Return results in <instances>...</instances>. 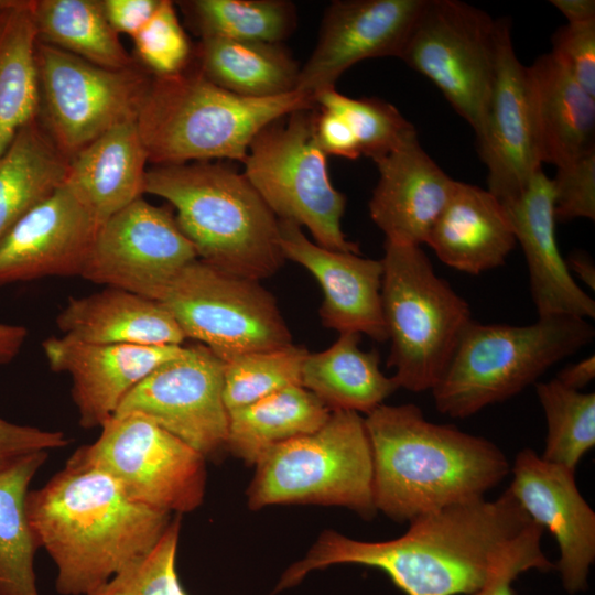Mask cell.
Here are the masks:
<instances>
[{
  "label": "cell",
  "mask_w": 595,
  "mask_h": 595,
  "mask_svg": "<svg viewBox=\"0 0 595 595\" xmlns=\"http://www.w3.org/2000/svg\"><path fill=\"white\" fill-rule=\"evenodd\" d=\"M409 523L402 536L378 542L324 531L306 555L284 571L275 592L336 564L380 569L405 595H472L517 563L541 572L555 569L541 548L544 529L508 488L495 500L448 506Z\"/></svg>",
  "instance_id": "6da1fadb"
},
{
  "label": "cell",
  "mask_w": 595,
  "mask_h": 595,
  "mask_svg": "<svg viewBox=\"0 0 595 595\" xmlns=\"http://www.w3.org/2000/svg\"><path fill=\"white\" fill-rule=\"evenodd\" d=\"M25 506L37 547L56 566L61 595H87L105 584L151 550L172 520L132 500L110 475L71 458L29 490Z\"/></svg>",
  "instance_id": "7a4b0ae2"
},
{
  "label": "cell",
  "mask_w": 595,
  "mask_h": 595,
  "mask_svg": "<svg viewBox=\"0 0 595 595\" xmlns=\"http://www.w3.org/2000/svg\"><path fill=\"white\" fill-rule=\"evenodd\" d=\"M376 510L403 522L485 498L510 472L491 441L425 419L412 403L381 404L365 418Z\"/></svg>",
  "instance_id": "3957f363"
},
{
  "label": "cell",
  "mask_w": 595,
  "mask_h": 595,
  "mask_svg": "<svg viewBox=\"0 0 595 595\" xmlns=\"http://www.w3.org/2000/svg\"><path fill=\"white\" fill-rule=\"evenodd\" d=\"M145 193L169 202L199 260L260 281L284 263L279 219L244 173L209 161L156 165Z\"/></svg>",
  "instance_id": "277c9868"
},
{
  "label": "cell",
  "mask_w": 595,
  "mask_h": 595,
  "mask_svg": "<svg viewBox=\"0 0 595 595\" xmlns=\"http://www.w3.org/2000/svg\"><path fill=\"white\" fill-rule=\"evenodd\" d=\"M314 97L294 90L269 98L228 91L192 64L171 76H153L137 118L148 160L156 165L228 159L244 163L256 136L304 109Z\"/></svg>",
  "instance_id": "5b68a950"
},
{
  "label": "cell",
  "mask_w": 595,
  "mask_h": 595,
  "mask_svg": "<svg viewBox=\"0 0 595 595\" xmlns=\"http://www.w3.org/2000/svg\"><path fill=\"white\" fill-rule=\"evenodd\" d=\"M594 337V326L573 315L541 316L523 326L470 321L431 390L435 408L454 419L474 415L518 394Z\"/></svg>",
  "instance_id": "8992f818"
},
{
  "label": "cell",
  "mask_w": 595,
  "mask_h": 595,
  "mask_svg": "<svg viewBox=\"0 0 595 595\" xmlns=\"http://www.w3.org/2000/svg\"><path fill=\"white\" fill-rule=\"evenodd\" d=\"M381 305L399 388L432 390L472 321L468 303L440 278L420 246L385 242Z\"/></svg>",
  "instance_id": "52a82bcc"
},
{
  "label": "cell",
  "mask_w": 595,
  "mask_h": 595,
  "mask_svg": "<svg viewBox=\"0 0 595 595\" xmlns=\"http://www.w3.org/2000/svg\"><path fill=\"white\" fill-rule=\"evenodd\" d=\"M248 487L252 510L284 504L346 507L371 519L372 452L365 418L335 410L315 432L269 448Z\"/></svg>",
  "instance_id": "ba28073f"
},
{
  "label": "cell",
  "mask_w": 595,
  "mask_h": 595,
  "mask_svg": "<svg viewBox=\"0 0 595 595\" xmlns=\"http://www.w3.org/2000/svg\"><path fill=\"white\" fill-rule=\"evenodd\" d=\"M313 110L291 112L263 128L249 147L244 174L279 220L306 227L326 249L360 253L342 230L346 196L329 180Z\"/></svg>",
  "instance_id": "9c48e42d"
},
{
  "label": "cell",
  "mask_w": 595,
  "mask_h": 595,
  "mask_svg": "<svg viewBox=\"0 0 595 595\" xmlns=\"http://www.w3.org/2000/svg\"><path fill=\"white\" fill-rule=\"evenodd\" d=\"M159 302L172 314L185 339L197 340L224 363L292 344L275 299L259 281L199 259L177 273Z\"/></svg>",
  "instance_id": "30bf717a"
},
{
  "label": "cell",
  "mask_w": 595,
  "mask_h": 595,
  "mask_svg": "<svg viewBox=\"0 0 595 595\" xmlns=\"http://www.w3.org/2000/svg\"><path fill=\"white\" fill-rule=\"evenodd\" d=\"M499 20L457 0H426L400 55L482 134L496 67Z\"/></svg>",
  "instance_id": "8fae6325"
},
{
  "label": "cell",
  "mask_w": 595,
  "mask_h": 595,
  "mask_svg": "<svg viewBox=\"0 0 595 595\" xmlns=\"http://www.w3.org/2000/svg\"><path fill=\"white\" fill-rule=\"evenodd\" d=\"M36 119L71 159L105 132L137 121L152 77L134 65L109 69L37 41Z\"/></svg>",
  "instance_id": "7c38bea8"
},
{
  "label": "cell",
  "mask_w": 595,
  "mask_h": 595,
  "mask_svg": "<svg viewBox=\"0 0 595 595\" xmlns=\"http://www.w3.org/2000/svg\"><path fill=\"white\" fill-rule=\"evenodd\" d=\"M100 428L98 439L71 459L110 475L150 508L182 515L202 504L206 458L201 453L140 414L113 415Z\"/></svg>",
  "instance_id": "4fadbf2b"
},
{
  "label": "cell",
  "mask_w": 595,
  "mask_h": 595,
  "mask_svg": "<svg viewBox=\"0 0 595 595\" xmlns=\"http://www.w3.org/2000/svg\"><path fill=\"white\" fill-rule=\"evenodd\" d=\"M196 259L172 212L141 197L100 225L80 277L159 301Z\"/></svg>",
  "instance_id": "5bb4252c"
},
{
  "label": "cell",
  "mask_w": 595,
  "mask_h": 595,
  "mask_svg": "<svg viewBox=\"0 0 595 595\" xmlns=\"http://www.w3.org/2000/svg\"><path fill=\"white\" fill-rule=\"evenodd\" d=\"M224 370L225 363L206 346H187L183 355L141 380L115 415H143L205 458L215 456L228 436Z\"/></svg>",
  "instance_id": "9a60e30c"
},
{
  "label": "cell",
  "mask_w": 595,
  "mask_h": 595,
  "mask_svg": "<svg viewBox=\"0 0 595 595\" xmlns=\"http://www.w3.org/2000/svg\"><path fill=\"white\" fill-rule=\"evenodd\" d=\"M426 0H338L327 8L318 41L300 68L296 90L313 97L335 88L356 63L400 57Z\"/></svg>",
  "instance_id": "2e32d148"
},
{
  "label": "cell",
  "mask_w": 595,
  "mask_h": 595,
  "mask_svg": "<svg viewBox=\"0 0 595 595\" xmlns=\"http://www.w3.org/2000/svg\"><path fill=\"white\" fill-rule=\"evenodd\" d=\"M477 144L488 171L487 190L498 199L519 192L541 170L528 68L515 52L506 20H499L495 76Z\"/></svg>",
  "instance_id": "e0dca14e"
},
{
  "label": "cell",
  "mask_w": 595,
  "mask_h": 595,
  "mask_svg": "<svg viewBox=\"0 0 595 595\" xmlns=\"http://www.w3.org/2000/svg\"><path fill=\"white\" fill-rule=\"evenodd\" d=\"M510 472L508 490L559 545L555 570L564 589L571 595L586 591L595 561V512L578 490L575 470L547 462L526 447L517 454Z\"/></svg>",
  "instance_id": "ac0fdd59"
},
{
  "label": "cell",
  "mask_w": 595,
  "mask_h": 595,
  "mask_svg": "<svg viewBox=\"0 0 595 595\" xmlns=\"http://www.w3.org/2000/svg\"><path fill=\"white\" fill-rule=\"evenodd\" d=\"M100 225L64 183L0 240V286L80 275Z\"/></svg>",
  "instance_id": "d6986e66"
},
{
  "label": "cell",
  "mask_w": 595,
  "mask_h": 595,
  "mask_svg": "<svg viewBox=\"0 0 595 595\" xmlns=\"http://www.w3.org/2000/svg\"><path fill=\"white\" fill-rule=\"evenodd\" d=\"M42 347L50 368L69 375L72 398L85 429L101 426L141 380L186 349L182 345L90 344L67 336L48 337Z\"/></svg>",
  "instance_id": "ffe728a7"
},
{
  "label": "cell",
  "mask_w": 595,
  "mask_h": 595,
  "mask_svg": "<svg viewBox=\"0 0 595 595\" xmlns=\"http://www.w3.org/2000/svg\"><path fill=\"white\" fill-rule=\"evenodd\" d=\"M280 247L313 274L323 291L320 317L327 328L388 340L381 305V260L326 249L312 242L293 221L279 220Z\"/></svg>",
  "instance_id": "44dd1931"
},
{
  "label": "cell",
  "mask_w": 595,
  "mask_h": 595,
  "mask_svg": "<svg viewBox=\"0 0 595 595\" xmlns=\"http://www.w3.org/2000/svg\"><path fill=\"white\" fill-rule=\"evenodd\" d=\"M520 244L538 317H595V301L575 282L555 238L554 191L542 169L523 188L499 199Z\"/></svg>",
  "instance_id": "7402d4cb"
},
{
  "label": "cell",
  "mask_w": 595,
  "mask_h": 595,
  "mask_svg": "<svg viewBox=\"0 0 595 595\" xmlns=\"http://www.w3.org/2000/svg\"><path fill=\"white\" fill-rule=\"evenodd\" d=\"M374 162L379 178L368 205L370 218L385 242L421 246L456 181L424 151L418 136Z\"/></svg>",
  "instance_id": "603a6c76"
},
{
  "label": "cell",
  "mask_w": 595,
  "mask_h": 595,
  "mask_svg": "<svg viewBox=\"0 0 595 595\" xmlns=\"http://www.w3.org/2000/svg\"><path fill=\"white\" fill-rule=\"evenodd\" d=\"M424 244L446 266L476 275L502 266L517 241L500 201L456 181Z\"/></svg>",
  "instance_id": "cb8c5ba5"
},
{
  "label": "cell",
  "mask_w": 595,
  "mask_h": 595,
  "mask_svg": "<svg viewBox=\"0 0 595 595\" xmlns=\"http://www.w3.org/2000/svg\"><path fill=\"white\" fill-rule=\"evenodd\" d=\"M56 324L64 336L90 344L163 346L185 340L161 302L115 288L69 299Z\"/></svg>",
  "instance_id": "d4e9b609"
},
{
  "label": "cell",
  "mask_w": 595,
  "mask_h": 595,
  "mask_svg": "<svg viewBox=\"0 0 595 595\" xmlns=\"http://www.w3.org/2000/svg\"><path fill=\"white\" fill-rule=\"evenodd\" d=\"M527 68L541 163L560 167L595 150V97L550 53Z\"/></svg>",
  "instance_id": "484cf974"
},
{
  "label": "cell",
  "mask_w": 595,
  "mask_h": 595,
  "mask_svg": "<svg viewBox=\"0 0 595 595\" xmlns=\"http://www.w3.org/2000/svg\"><path fill=\"white\" fill-rule=\"evenodd\" d=\"M148 161L137 121L125 122L69 159L65 183L102 224L145 193Z\"/></svg>",
  "instance_id": "4316f807"
},
{
  "label": "cell",
  "mask_w": 595,
  "mask_h": 595,
  "mask_svg": "<svg viewBox=\"0 0 595 595\" xmlns=\"http://www.w3.org/2000/svg\"><path fill=\"white\" fill-rule=\"evenodd\" d=\"M360 334L340 333L327 349L309 353L302 366V387L332 411L369 414L399 389L380 369L377 350L359 347Z\"/></svg>",
  "instance_id": "83f0119b"
},
{
  "label": "cell",
  "mask_w": 595,
  "mask_h": 595,
  "mask_svg": "<svg viewBox=\"0 0 595 595\" xmlns=\"http://www.w3.org/2000/svg\"><path fill=\"white\" fill-rule=\"evenodd\" d=\"M192 64L208 80L236 95L269 98L296 90L300 66L280 43L201 39Z\"/></svg>",
  "instance_id": "f1b7e54d"
},
{
  "label": "cell",
  "mask_w": 595,
  "mask_h": 595,
  "mask_svg": "<svg viewBox=\"0 0 595 595\" xmlns=\"http://www.w3.org/2000/svg\"><path fill=\"white\" fill-rule=\"evenodd\" d=\"M69 159L35 118L0 155V240L66 181Z\"/></svg>",
  "instance_id": "f546056e"
},
{
  "label": "cell",
  "mask_w": 595,
  "mask_h": 595,
  "mask_svg": "<svg viewBox=\"0 0 595 595\" xmlns=\"http://www.w3.org/2000/svg\"><path fill=\"white\" fill-rule=\"evenodd\" d=\"M332 410L302 386H292L228 412L226 447L248 465L271 447L318 430Z\"/></svg>",
  "instance_id": "4dcf8cb0"
},
{
  "label": "cell",
  "mask_w": 595,
  "mask_h": 595,
  "mask_svg": "<svg viewBox=\"0 0 595 595\" xmlns=\"http://www.w3.org/2000/svg\"><path fill=\"white\" fill-rule=\"evenodd\" d=\"M37 41L33 0H14L0 11V155L37 117Z\"/></svg>",
  "instance_id": "1f68e13d"
},
{
  "label": "cell",
  "mask_w": 595,
  "mask_h": 595,
  "mask_svg": "<svg viewBox=\"0 0 595 595\" xmlns=\"http://www.w3.org/2000/svg\"><path fill=\"white\" fill-rule=\"evenodd\" d=\"M47 455L28 454L0 468V595H40L34 572L39 547L25 501L29 485Z\"/></svg>",
  "instance_id": "d6a6232c"
},
{
  "label": "cell",
  "mask_w": 595,
  "mask_h": 595,
  "mask_svg": "<svg viewBox=\"0 0 595 595\" xmlns=\"http://www.w3.org/2000/svg\"><path fill=\"white\" fill-rule=\"evenodd\" d=\"M33 14L39 42L109 69L136 64L108 22L101 0H33Z\"/></svg>",
  "instance_id": "836d02e7"
},
{
  "label": "cell",
  "mask_w": 595,
  "mask_h": 595,
  "mask_svg": "<svg viewBox=\"0 0 595 595\" xmlns=\"http://www.w3.org/2000/svg\"><path fill=\"white\" fill-rule=\"evenodd\" d=\"M177 3L201 39L280 43L296 26L295 6L285 0H191Z\"/></svg>",
  "instance_id": "e575fe53"
},
{
  "label": "cell",
  "mask_w": 595,
  "mask_h": 595,
  "mask_svg": "<svg viewBox=\"0 0 595 595\" xmlns=\"http://www.w3.org/2000/svg\"><path fill=\"white\" fill-rule=\"evenodd\" d=\"M547 422L544 461L575 470L595 445V393L561 385L555 378L536 383Z\"/></svg>",
  "instance_id": "d590c367"
},
{
  "label": "cell",
  "mask_w": 595,
  "mask_h": 595,
  "mask_svg": "<svg viewBox=\"0 0 595 595\" xmlns=\"http://www.w3.org/2000/svg\"><path fill=\"white\" fill-rule=\"evenodd\" d=\"M309 351L296 345L252 351L225 363L224 402L227 411L256 402L292 386H302Z\"/></svg>",
  "instance_id": "8d00e7d4"
},
{
  "label": "cell",
  "mask_w": 595,
  "mask_h": 595,
  "mask_svg": "<svg viewBox=\"0 0 595 595\" xmlns=\"http://www.w3.org/2000/svg\"><path fill=\"white\" fill-rule=\"evenodd\" d=\"M320 108L334 111L349 125L360 154L372 161L416 137L414 126L390 102L378 98H351L329 88L317 93Z\"/></svg>",
  "instance_id": "74e56055"
},
{
  "label": "cell",
  "mask_w": 595,
  "mask_h": 595,
  "mask_svg": "<svg viewBox=\"0 0 595 595\" xmlns=\"http://www.w3.org/2000/svg\"><path fill=\"white\" fill-rule=\"evenodd\" d=\"M180 531L176 515L151 550L87 595H188L176 572Z\"/></svg>",
  "instance_id": "f35d334b"
},
{
  "label": "cell",
  "mask_w": 595,
  "mask_h": 595,
  "mask_svg": "<svg viewBox=\"0 0 595 595\" xmlns=\"http://www.w3.org/2000/svg\"><path fill=\"white\" fill-rule=\"evenodd\" d=\"M132 40L139 60L154 76L175 75L192 64L194 48L170 0H160Z\"/></svg>",
  "instance_id": "ab89813d"
},
{
  "label": "cell",
  "mask_w": 595,
  "mask_h": 595,
  "mask_svg": "<svg viewBox=\"0 0 595 595\" xmlns=\"http://www.w3.org/2000/svg\"><path fill=\"white\" fill-rule=\"evenodd\" d=\"M552 180L554 214L559 221L595 218V150L556 167Z\"/></svg>",
  "instance_id": "60d3db41"
},
{
  "label": "cell",
  "mask_w": 595,
  "mask_h": 595,
  "mask_svg": "<svg viewBox=\"0 0 595 595\" xmlns=\"http://www.w3.org/2000/svg\"><path fill=\"white\" fill-rule=\"evenodd\" d=\"M553 58L595 97V23L566 24L552 37Z\"/></svg>",
  "instance_id": "b9f144b4"
},
{
  "label": "cell",
  "mask_w": 595,
  "mask_h": 595,
  "mask_svg": "<svg viewBox=\"0 0 595 595\" xmlns=\"http://www.w3.org/2000/svg\"><path fill=\"white\" fill-rule=\"evenodd\" d=\"M68 443L61 431L20 425L0 418V468L24 455L61 448Z\"/></svg>",
  "instance_id": "7bdbcfd3"
},
{
  "label": "cell",
  "mask_w": 595,
  "mask_h": 595,
  "mask_svg": "<svg viewBox=\"0 0 595 595\" xmlns=\"http://www.w3.org/2000/svg\"><path fill=\"white\" fill-rule=\"evenodd\" d=\"M320 110L315 112L314 134L321 150L326 155L350 160L359 158V145L347 121L334 111Z\"/></svg>",
  "instance_id": "ee69618b"
},
{
  "label": "cell",
  "mask_w": 595,
  "mask_h": 595,
  "mask_svg": "<svg viewBox=\"0 0 595 595\" xmlns=\"http://www.w3.org/2000/svg\"><path fill=\"white\" fill-rule=\"evenodd\" d=\"M159 3L160 0H101L112 29L131 37L148 22Z\"/></svg>",
  "instance_id": "f6af8a7d"
},
{
  "label": "cell",
  "mask_w": 595,
  "mask_h": 595,
  "mask_svg": "<svg viewBox=\"0 0 595 595\" xmlns=\"http://www.w3.org/2000/svg\"><path fill=\"white\" fill-rule=\"evenodd\" d=\"M595 378V357L591 355L559 371L555 379L566 388L581 391Z\"/></svg>",
  "instance_id": "bcb514c9"
},
{
  "label": "cell",
  "mask_w": 595,
  "mask_h": 595,
  "mask_svg": "<svg viewBox=\"0 0 595 595\" xmlns=\"http://www.w3.org/2000/svg\"><path fill=\"white\" fill-rule=\"evenodd\" d=\"M26 336L28 329L24 326L0 323V366L17 357Z\"/></svg>",
  "instance_id": "7dc6e473"
},
{
  "label": "cell",
  "mask_w": 595,
  "mask_h": 595,
  "mask_svg": "<svg viewBox=\"0 0 595 595\" xmlns=\"http://www.w3.org/2000/svg\"><path fill=\"white\" fill-rule=\"evenodd\" d=\"M567 20V24L595 23L594 0H551Z\"/></svg>",
  "instance_id": "c3c4849f"
},
{
  "label": "cell",
  "mask_w": 595,
  "mask_h": 595,
  "mask_svg": "<svg viewBox=\"0 0 595 595\" xmlns=\"http://www.w3.org/2000/svg\"><path fill=\"white\" fill-rule=\"evenodd\" d=\"M531 567L526 563H517L505 569L499 575L490 581L483 588L472 595H515L512 583L524 572Z\"/></svg>",
  "instance_id": "681fc988"
},
{
  "label": "cell",
  "mask_w": 595,
  "mask_h": 595,
  "mask_svg": "<svg viewBox=\"0 0 595 595\" xmlns=\"http://www.w3.org/2000/svg\"><path fill=\"white\" fill-rule=\"evenodd\" d=\"M565 263L570 272H575L587 286L592 290L595 289V268L587 255L582 252L571 253Z\"/></svg>",
  "instance_id": "f907efd6"
},
{
  "label": "cell",
  "mask_w": 595,
  "mask_h": 595,
  "mask_svg": "<svg viewBox=\"0 0 595 595\" xmlns=\"http://www.w3.org/2000/svg\"><path fill=\"white\" fill-rule=\"evenodd\" d=\"M14 0H0V11L9 6H11Z\"/></svg>",
  "instance_id": "816d5d0a"
}]
</instances>
